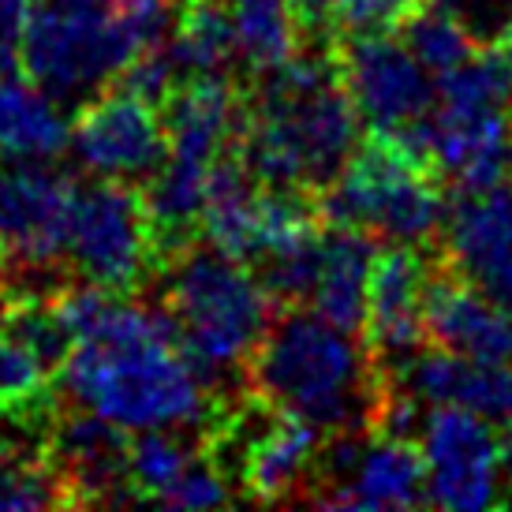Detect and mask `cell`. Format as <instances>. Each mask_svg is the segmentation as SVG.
Instances as JSON below:
<instances>
[{
    "label": "cell",
    "mask_w": 512,
    "mask_h": 512,
    "mask_svg": "<svg viewBox=\"0 0 512 512\" xmlns=\"http://www.w3.org/2000/svg\"><path fill=\"white\" fill-rule=\"evenodd\" d=\"M79 408L124 430H180L210 415L199 367L165 311L105 299L60 374Z\"/></svg>",
    "instance_id": "1"
},
{
    "label": "cell",
    "mask_w": 512,
    "mask_h": 512,
    "mask_svg": "<svg viewBox=\"0 0 512 512\" xmlns=\"http://www.w3.org/2000/svg\"><path fill=\"white\" fill-rule=\"evenodd\" d=\"M359 143V113L337 45L314 42L247 90L240 157L258 184L322 195Z\"/></svg>",
    "instance_id": "2"
},
{
    "label": "cell",
    "mask_w": 512,
    "mask_h": 512,
    "mask_svg": "<svg viewBox=\"0 0 512 512\" xmlns=\"http://www.w3.org/2000/svg\"><path fill=\"white\" fill-rule=\"evenodd\" d=\"M247 393L307 419L322 434L382 430L397 382L370 344L314 307H277L243 367Z\"/></svg>",
    "instance_id": "3"
},
{
    "label": "cell",
    "mask_w": 512,
    "mask_h": 512,
    "mask_svg": "<svg viewBox=\"0 0 512 512\" xmlns=\"http://www.w3.org/2000/svg\"><path fill=\"white\" fill-rule=\"evenodd\" d=\"M445 210V176L423 146L397 131L370 128L341 176L322 191L329 225L356 228L382 243H438Z\"/></svg>",
    "instance_id": "4"
},
{
    "label": "cell",
    "mask_w": 512,
    "mask_h": 512,
    "mask_svg": "<svg viewBox=\"0 0 512 512\" xmlns=\"http://www.w3.org/2000/svg\"><path fill=\"white\" fill-rule=\"evenodd\" d=\"M165 307L187 359L199 374L247 367L262 341L277 303L262 288L255 270L217 251L214 243H195L172 262Z\"/></svg>",
    "instance_id": "5"
},
{
    "label": "cell",
    "mask_w": 512,
    "mask_h": 512,
    "mask_svg": "<svg viewBox=\"0 0 512 512\" xmlns=\"http://www.w3.org/2000/svg\"><path fill=\"white\" fill-rule=\"evenodd\" d=\"M23 72L53 101L83 105L135 60L116 0H34L19 34Z\"/></svg>",
    "instance_id": "6"
},
{
    "label": "cell",
    "mask_w": 512,
    "mask_h": 512,
    "mask_svg": "<svg viewBox=\"0 0 512 512\" xmlns=\"http://www.w3.org/2000/svg\"><path fill=\"white\" fill-rule=\"evenodd\" d=\"M64 255L72 258L83 281L116 296H128L146 277H154V232L143 187L116 176L79 187Z\"/></svg>",
    "instance_id": "7"
},
{
    "label": "cell",
    "mask_w": 512,
    "mask_h": 512,
    "mask_svg": "<svg viewBox=\"0 0 512 512\" xmlns=\"http://www.w3.org/2000/svg\"><path fill=\"white\" fill-rule=\"evenodd\" d=\"M419 449L427 460L430 505L479 512L505 501L501 486L509 475L512 441L501 423L460 404H434Z\"/></svg>",
    "instance_id": "8"
},
{
    "label": "cell",
    "mask_w": 512,
    "mask_h": 512,
    "mask_svg": "<svg viewBox=\"0 0 512 512\" xmlns=\"http://www.w3.org/2000/svg\"><path fill=\"white\" fill-rule=\"evenodd\" d=\"M333 45L356 113L370 128L408 135L427 120L438 101V79L419 64L408 45L393 42V34L333 38Z\"/></svg>",
    "instance_id": "9"
},
{
    "label": "cell",
    "mask_w": 512,
    "mask_h": 512,
    "mask_svg": "<svg viewBox=\"0 0 512 512\" xmlns=\"http://www.w3.org/2000/svg\"><path fill=\"white\" fill-rule=\"evenodd\" d=\"M72 146L79 161L98 176H154L169 157L165 116L154 101L131 94L128 86L109 83L75 109Z\"/></svg>",
    "instance_id": "10"
},
{
    "label": "cell",
    "mask_w": 512,
    "mask_h": 512,
    "mask_svg": "<svg viewBox=\"0 0 512 512\" xmlns=\"http://www.w3.org/2000/svg\"><path fill=\"white\" fill-rule=\"evenodd\" d=\"M128 441L98 412H57L42 438L45 464L60 486V505H135Z\"/></svg>",
    "instance_id": "11"
},
{
    "label": "cell",
    "mask_w": 512,
    "mask_h": 512,
    "mask_svg": "<svg viewBox=\"0 0 512 512\" xmlns=\"http://www.w3.org/2000/svg\"><path fill=\"white\" fill-rule=\"evenodd\" d=\"M438 255L512 314V184L460 187L445 210Z\"/></svg>",
    "instance_id": "12"
},
{
    "label": "cell",
    "mask_w": 512,
    "mask_h": 512,
    "mask_svg": "<svg viewBox=\"0 0 512 512\" xmlns=\"http://www.w3.org/2000/svg\"><path fill=\"white\" fill-rule=\"evenodd\" d=\"M72 172L45 161H4L0 165V240L19 266H53L64 258L68 225L75 210Z\"/></svg>",
    "instance_id": "13"
},
{
    "label": "cell",
    "mask_w": 512,
    "mask_h": 512,
    "mask_svg": "<svg viewBox=\"0 0 512 512\" xmlns=\"http://www.w3.org/2000/svg\"><path fill=\"white\" fill-rule=\"evenodd\" d=\"M434 262L438 255H419L415 243H389L385 251H374L370 258L363 341L370 344V352L385 370H393L400 359H408L427 344L423 307H427Z\"/></svg>",
    "instance_id": "14"
},
{
    "label": "cell",
    "mask_w": 512,
    "mask_h": 512,
    "mask_svg": "<svg viewBox=\"0 0 512 512\" xmlns=\"http://www.w3.org/2000/svg\"><path fill=\"white\" fill-rule=\"evenodd\" d=\"M427 344L445 348L453 356L512 367V314L494 299L464 281L438 255L430 273L427 307H423Z\"/></svg>",
    "instance_id": "15"
},
{
    "label": "cell",
    "mask_w": 512,
    "mask_h": 512,
    "mask_svg": "<svg viewBox=\"0 0 512 512\" xmlns=\"http://www.w3.org/2000/svg\"><path fill=\"white\" fill-rule=\"evenodd\" d=\"M427 501V460L415 438L370 434L356 471L322 509H415Z\"/></svg>",
    "instance_id": "16"
},
{
    "label": "cell",
    "mask_w": 512,
    "mask_h": 512,
    "mask_svg": "<svg viewBox=\"0 0 512 512\" xmlns=\"http://www.w3.org/2000/svg\"><path fill=\"white\" fill-rule=\"evenodd\" d=\"M68 139V120L23 72V60H0V165L53 161Z\"/></svg>",
    "instance_id": "17"
},
{
    "label": "cell",
    "mask_w": 512,
    "mask_h": 512,
    "mask_svg": "<svg viewBox=\"0 0 512 512\" xmlns=\"http://www.w3.org/2000/svg\"><path fill=\"white\" fill-rule=\"evenodd\" d=\"M370 258H374V247H370L367 232L326 225V232H322V266H318V281H314L307 307H314L318 314H326L329 322L363 337V329H367Z\"/></svg>",
    "instance_id": "18"
},
{
    "label": "cell",
    "mask_w": 512,
    "mask_h": 512,
    "mask_svg": "<svg viewBox=\"0 0 512 512\" xmlns=\"http://www.w3.org/2000/svg\"><path fill=\"white\" fill-rule=\"evenodd\" d=\"M236 53L247 64L251 79L285 68L307 45H314L311 30L292 0H225Z\"/></svg>",
    "instance_id": "19"
},
{
    "label": "cell",
    "mask_w": 512,
    "mask_h": 512,
    "mask_svg": "<svg viewBox=\"0 0 512 512\" xmlns=\"http://www.w3.org/2000/svg\"><path fill=\"white\" fill-rule=\"evenodd\" d=\"M169 49L184 79L191 75H225L236 53V34L225 0H176Z\"/></svg>",
    "instance_id": "20"
},
{
    "label": "cell",
    "mask_w": 512,
    "mask_h": 512,
    "mask_svg": "<svg viewBox=\"0 0 512 512\" xmlns=\"http://www.w3.org/2000/svg\"><path fill=\"white\" fill-rule=\"evenodd\" d=\"M53 385L57 378L38 363L27 344L0 329V419L45 434L60 412Z\"/></svg>",
    "instance_id": "21"
},
{
    "label": "cell",
    "mask_w": 512,
    "mask_h": 512,
    "mask_svg": "<svg viewBox=\"0 0 512 512\" xmlns=\"http://www.w3.org/2000/svg\"><path fill=\"white\" fill-rule=\"evenodd\" d=\"M202 445H187L169 430H139V438L128 441V479L139 501L165 505L187 468L199 460Z\"/></svg>",
    "instance_id": "22"
},
{
    "label": "cell",
    "mask_w": 512,
    "mask_h": 512,
    "mask_svg": "<svg viewBox=\"0 0 512 512\" xmlns=\"http://www.w3.org/2000/svg\"><path fill=\"white\" fill-rule=\"evenodd\" d=\"M404 45L412 49L415 57H419V64L434 79H441V75L456 72L464 60H471L479 53V34L453 8L430 0L427 8L404 27Z\"/></svg>",
    "instance_id": "23"
},
{
    "label": "cell",
    "mask_w": 512,
    "mask_h": 512,
    "mask_svg": "<svg viewBox=\"0 0 512 512\" xmlns=\"http://www.w3.org/2000/svg\"><path fill=\"white\" fill-rule=\"evenodd\" d=\"M427 4L430 0H333V8H329V30H333V38L397 34Z\"/></svg>",
    "instance_id": "24"
},
{
    "label": "cell",
    "mask_w": 512,
    "mask_h": 512,
    "mask_svg": "<svg viewBox=\"0 0 512 512\" xmlns=\"http://www.w3.org/2000/svg\"><path fill=\"white\" fill-rule=\"evenodd\" d=\"M34 0H0V60H19V34Z\"/></svg>",
    "instance_id": "25"
},
{
    "label": "cell",
    "mask_w": 512,
    "mask_h": 512,
    "mask_svg": "<svg viewBox=\"0 0 512 512\" xmlns=\"http://www.w3.org/2000/svg\"><path fill=\"white\" fill-rule=\"evenodd\" d=\"M292 4L299 8L314 42H333L329 38V8H333V0H292Z\"/></svg>",
    "instance_id": "26"
},
{
    "label": "cell",
    "mask_w": 512,
    "mask_h": 512,
    "mask_svg": "<svg viewBox=\"0 0 512 512\" xmlns=\"http://www.w3.org/2000/svg\"><path fill=\"white\" fill-rule=\"evenodd\" d=\"M490 49H494V53L505 60V68L512 72V15L498 27V34H494V45H490Z\"/></svg>",
    "instance_id": "27"
},
{
    "label": "cell",
    "mask_w": 512,
    "mask_h": 512,
    "mask_svg": "<svg viewBox=\"0 0 512 512\" xmlns=\"http://www.w3.org/2000/svg\"><path fill=\"white\" fill-rule=\"evenodd\" d=\"M8 266H12V251H8V243L0 240V288H4V277H8Z\"/></svg>",
    "instance_id": "28"
},
{
    "label": "cell",
    "mask_w": 512,
    "mask_h": 512,
    "mask_svg": "<svg viewBox=\"0 0 512 512\" xmlns=\"http://www.w3.org/2000/svg\"><path fill=\"white\" fill-rule=\"evenodd\" d=\"M0 453H4V449H0Z\"/></svg>",
    "instance_id": "29"
}]
</instances>
